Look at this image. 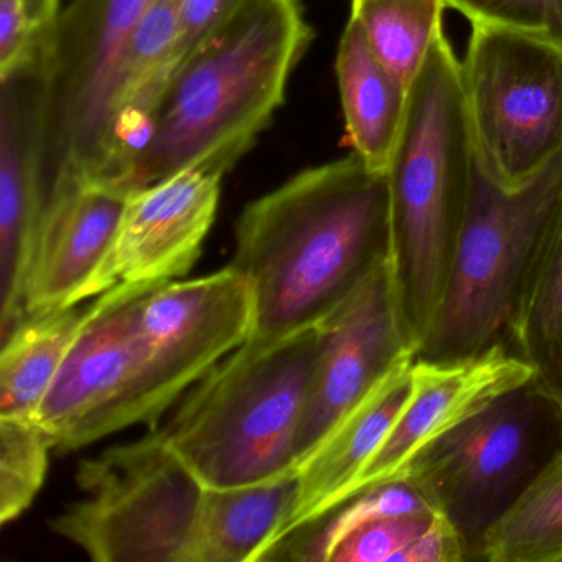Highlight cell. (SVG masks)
<instances>
[{
    "label": "cell",
    "mask_w": 562,
    "mask_h": 562,
    "mask_svg": "<svg viewBox=\"0 0 562 562\" xmlns=\"http://www.w3.org/2000/svg\"><path fill=\"white\" fill-rule=\"evenodd\" d=\"M232 268L255 295L245 344L317 327L390 251L386 173L357 154L295 173L239 215Z\"/></svg>",
    "instance_id": "6da1fadb"
},
{
    "label": "cell",
    "mask_w": 562,
    "mask_h": 562,
    "mask_svg": "<svg viewBox=\"0 0 562 562\" xmlns=\"http://www.w3.org/2000/svg\"><path fill=\"white\" fill-rule=\"evenodd\" d=\"M314 37L301 0H246L180 65L124 192L189 167L228 173L284 106L289 81Z\"/></svg>",
    "instance_id": "7a4b0ae2"
},
{
    "label": "cell",
    "mask_w": 562,
    "mask_h": 562,
    "mask_svg": "<svg viewBox=\"0 0 562 562\" xmlns=\"http://www.w3.org/2000/svg\"><path fill=\"white\" fill-rule=\"evenodd\" d=\"M473 167L460 58L442 25L411 87L386 170L394 288L416 355L446 291Z\"/></svg>",
    "instance_id": "3957f363"
},
{
    "label": "cell",
    "mask_w": 562,
    "mask_h": 562,
    "mask_svg": "<svg viewBox=\"0 0 562 562\" xmlns=\"http://www.w3.org/2000/svg\"><path fill=\"white\" fill-rule=\"evenodd\" d=\"M315 358L317 327L268 347L243 344L183 394L159 430L206 488L284 475L295 470Z\"/></svg>",
    "instance_id": "277c9868"
},
{
    "label": "cell",
    "mask_w": 562,
    "mask_h": 562,
    "mask_svg": "<svg viewBox=\"0 0 562 562\" xmlns=\"http://www.w3.org/2000/svg\"><path fill=\"white\" fill-rule=\"evenodd\" d=\"M562 195V149L518 189L473 167L465 216L432 327L416 358L450 360L506 344L539 239Z\"/></svg>",
    "instance_id": "5b68a950"
},
{
    "label": "cell",
    "mask_w": 562,
    "mask_h": 562,
    "mask_svg": "<svg viewBox=\"0 0 562 562\" xmlns=\"http://www.w3.org/2000/svg\"><path fill=\"white\" fill-rule=\"evenodd\" d=\"M80 502L52 531L94 562H187L205 486L159 429L78 463Z\"/></svg>",
    "instance_id": "8992f818"
},
{
    "label": "cell",
    "mask_w": 562,
    "mask_h": 562,
    "mask_svg": "<svg viewBox=\"0 0 562 562\" xmlns=\"http://www.w3.org/2000/svg\"><path fill=\"white\" fill-rule=\"evenodd\" d=\"M562 449V406L536 381L496 400L427 447L404 472L470 551Z\"/></svg>",
    "instance_id": "52a82bcc"
},
{
    "label": "cell",
    "mask_w": 562,
    "mask_h": 562,
    "mask_svg": "<svg viewBox=\"0 0 562 562\" xmlns=\"http://www.w3.org/2000/svg\"><path fill=\"white\" fill-rule=\"evenodd\" d=\"M470 25L460 77L475 162L492 182L518 189L562 149V44Z\"/></svg>",
    "instance_id": "ba28073f"
},
{
    "label": "cell",
    "mask_w": 562,
    "mask_h": 562,
    "mask_svg": "<svg viewBox=\"0 0 562 562\" xmlns=\"http://www.w3.org/2000/svg\"><path fill=\"white\" fill-rule=\"evenodd\" d=\"M153 0H70L42 35L35 61L48 193L68 180L98 182L124 48Z\"/></svg>",
    "instance_id": "9c48e42d"
},
{
    "label": "cell",
    "mask_w": 562,
    "mask_h": 562,
    "mask_svg": "<svg viewBox=\"0 0 562 562\" xmlns=\"http://www.w3.org/2000/svg\"><path fill=\"white\" fill-rule=\"evenodd\" d=\"M120 284L98 295L34 419L60 452L140 424L147 344L143 308L157 285Z\"/></svg>",
    "instance_id": "30bf717a"
},
{
    "label": "cell",
    "mask_w": 562,
    "mask_h": 562,
    "mask_svg": "<svg viewBox=\"0 0 562 562\" xmlns=\"http://www.w3.org/2000/svg\"><path fill=\"white\" fill-rule=\"evenodd\" d=\"M252 325L251 284L232 266L157 285L143 308L147 368L140 424L156 429L193 384L248 340Z\"/></svg>",
    "instance_id": "8fae6325"
},
{
    "label": "cell",
    "mask_w": 562,
    "mask_h": 562,
    "mask_svg": "<svg viewBox=\"0 0 562 562\" xmlns=\"http://www.w3.org/2000/svg\"><path fill=\"white\" fill-rule=\"evenodd\" d=\"M416 357L390 251L317 325V358L295 437V469L403 358Z\"/></svg>",
    "instance_id": "7c38bea8"
},
{
    "label": "cell",
    "mask_w": 562,
    "mask_h": 562,
    "mask_svg": "<svg viewBox=\"0 0 562 562\" xmlns=\"http://www.w3.org/2000/svg\"><path fill=\"white\" fill-rule=\"evenodd\" d=\"M225 176L215 167H189L130 193L113 246L85 301L120 284L169 282L189 274L215 223Z\"/></svg>",
    "instance_id": "4fadbf2b"
},
{
    "label": "cell",
    "mask_w": 562,
    "mask_h": 562,
    "mask_svg": "<svg viewBox=\"0 0 562 562\" xmlns=\"http://www.w3.org/2000/svg\"><path fill=\"white\" fill-rule=\"evenodd\" d=\"M535 380V368L505 341L470 357L414 358L409 400L358 476L348 499L371 486L403 479L427 447L499 397Z\"/></svg>",
    "instance_id": "5bb4252c"
},
{
    "label": "cell",
    "mask_w": 562,
    "mask_h": 562,
    "mask_svg": "<svg viewBox=\"0 0 562 562\" xmlns=\"http://www.w3.org/2000/svg\"><path fill=\"white\" fill-rule=\"evenodd\" d=\"M0 341L25 318V281L48 202L35 67L0 80Z\"/></svg>",
    "instance_id": "9a60e30c"
},
{
    "label": "cell",
    "mask_w": 562,
    "mask_h": 562,
    "mask_svg": "<svg viewBox=\"0 0 562 562\" xmlns=\"http://www.w3.org/2000/svg\"><path fill=\"white\" fill-rule=\"evenodd\" d=\"M126 200V193L87 180L52 189L29 265L25 317L85 301L113 246Z\"/></svg>",
    "instance_id": "2e32d148"
},
{
    "label": "cell",
    "mask_w": 562,
    "mask_h": 562,
    "mask_svg": "<svg viewBox=\"0 0 562 562\" xmlns=\"http://www.w3.org/2000/svg\"><path fill=\"white\" fill-rule=\"evenodd\" d=\"M414 358L397 361L299 463L297 499L276 546L348 502L358 476L409 400Z\"/></svg>",
    "instance_id": "e0dca14e"
},
{
    "label": "cell",
    "mask_w": 562,
    "mask_h": 562,
    "mask_svg": "<svg viewBox=\"0 0 562 562\" xmlns=\"http://www.w3.org/2000/svg\"><path fill=\"white\" fill-rule=\"evenodd\" d=\"M297 492V470L251 485L205 486L187 562L265 561Z\"/></svg>",
    "instance_id": "ac0fdd59"
},
{
    "label": "cell",
    "mask_w": 562,
    "mask_h": 562,
    "mask_svg": "<svg viewBox=\"0 0 562 562\" xmlns=\"http://www.w3.org/2000/svg\"><path fill=\"white\" fill-rule=\"evenodd\" d=\"M335 75L348 143L371 170L386 173L406 117L409 91L384 70L351 18L338 44Z\"/></svg>",
    "instance_id": "d6986e66"
},
{
    "label": "cell",
    "mask_w": 562,
    "mask_h": 562,
    "mask_svg": "<svg viewBox=\"0 0 562 562\" xmlns=\"http://www.w3.org/2000/svg\"><path fill=\"white\" fill-rule=\"evenodd\" d=\"M506 344L562 406V195L522 279Z\"/></svg>",
    "instance_id": "ffe728a7"
},
{
    "label": "cell",
    "mask_w": 562,
    "mask_h": 562,
    "mask_svg": "<svg viewBox=\"0 0 562 562\" xmlns=\"http://www.w3.org/2000/svg\"><path fill=\"white\" fill-rule=\"evenodd\" d=\"M88 311L77 304L29 315L0 341V417L34 419Z\"/></svg>",
    "instance_id": "44dd1931"
},
{
    "label": "cell",
    "mask_w": 562,
    "mask_h": 562,
    "mask_svg": "<svg viewBox=\"0 0 562 562\" xmlns=\"http://www.w3.org/2000/svg\"><path fill=\"white\" fill-rule=\"evenodd\" d=\"M469 559L562 562V449L476 541Z\"/></svg>",
    "instance_id": "7402d4cb"
},
{
    "label": "cell",
    "mask_w": 562,
    "mask_h": 562,
    "mask_svg": "<svg viewBox=\"0 0 562 562\" xmlns=\"http://www.w3.org/2000/svg\"><path fill=\"white\" fill-rule=\"evenodd\" d=\"M446 0H351L374 57L407 91L443 25Z\"/></svg>",
    "instance_id": "603a6c76"
},
{
    "label": "cell",
    "mask_w": 562,
    "mask_h": 562,
    "mask_svg": "<svg viewBox=\"0 0 562 562\" xmlns=\"http://www.w3.org/2000/svg\"><path fill=\"white\" fill-rule=\"evenodd\" d=\"M432 513L378 515L363 503H348L327 516L307 559L324 562H394L432 521Z\"/></svg>",
    "instance_id": "cb8c5ba5"
},
{
    "label": "cell",
    "mask_w": 562,
    "mask_h": 562,
    "mask_svg": "<svg viewBox=\"0 0 562 562\" xmlns=\"http://www.w3.org/2000/svg\"><path fill=\"white\" fill-rule=\"evenodd\" d=\"M54 440L35 419L0 417V522L18 519L41 492Z\"/></svg>",
    "instance_id": "d4e9b609"
},
{
    "label": "cell",
    "mask_w": 562,
    "mask_h": 562,
    "mask_svg": "<svg viewBox=\"0 0 562 562\" xmlns=\"http://www.w3.org/2000/svg\"><path fill=\"white\" fill-rule=\"evenodd\" d=\"M470 24H488L562 44V0H446Z\"/></svg>",
    "instance_id": "484cf974"
},
{
    "label": "cell",
    "mask_w": 562,
    "mask_h": 562,
    "mask_svg": "<svg viewBox=\"0 0 562 562\" xmlns=\"http://www.w3.org/2000/svg\"><path fill=\"white\" fill-rule=\"evenodd\" d=\"M42 35L25 0H0V80L34 67Z\"/></svg>",
    "instance_id": "4316f807"
},
{
    "label": "cell",
    "mask_w": 562,
    "mask_h": 562,
    "mask_svg": "<svg viewBox=\"0 0 562 562\" xmlns=\"http://www.w3.org/2000/svg\"><path fill=\"white\" fill-rule=\"evenodd\" d=\"M469 546L446 515L436 512L426 529L397 555L394 562H462Z\"/></svg>",
    "instance_id": "83f0119b"
},
{
    "label": "cell",
    "mask_w": 562,
    "mask_h": 562,
    "mask_svg": "<svg viewBox=\"0 0 562 562\" xmlns=\"http://www.w3.org/2000/svg\"><path fill=\"white\" fill-rule=\"evenodd\" d=\"M246 0H180L183 60L212 37Z\"/></svg>",
    "instance_id": "f1b7e54d"
},
{
    "label": "cell",
    "mask_w": 562,
    "mask_h": 562,
    "mask_svg": "<svg viewBox=\"0 0 562 562\" xmlns=\"http://www.w3.org/2000/svg\"><path fill=\"white\" fill-rule=\"evenodd\" d=\"M25 5L42 32L48 31L61 11V0H25Z\"/></svg>",
    "instance_id": "f546056e"
}]
</instances>
